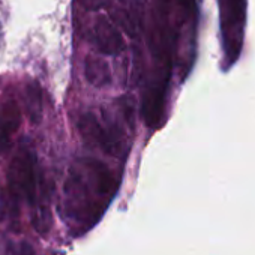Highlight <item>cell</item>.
I'll use <instances>...</instances> for the list:
<instances>
[{
  "mask_svg": "<svg viewBox=\"0 0 255 255\" xmlns=\"http://www.w3.org/2000/svg\"><path fill=\"white\" fill-rule=\"evenodd\" d=\"M78 132L83 138V141L95 149L102 150L107 155L111 156H123L125 152V143L120 137V132L114 123L105 125L102 120L90 111L83 113L78 117L77 122Z\"/></svg>",
  "mask_w": 255,
  "mask_h": 255,
  "instance_id": "3",
  "label": "cell"
},
{
  "mask_svg": "<svg viewBox=\"0 0 255 255\" xmlns=\"http://www.w3.org/2000/svg\"><path fill=\"white\" fill-rule=\"evenodd\" d=\"M84 75L86 80L95 87H104L111 83L110 66L105 60L98 56H87L84 60Z\"/></svg>",
  "mask_w": 255,
  "mask_h": 255,
  "instance_id": "7",
  "label": "cell"
},
{
  "mask_svg": "<svg viewBox=\"0 0 255 255\" xmlns=\"http://www.w3.org/2000/svg\"><path fill=\"white\" fill-rule=\"evenodd\" d=\"M24 104L27 114L33 123H38L42 117V90L39 84L29 83L24 89Z\"/></svg>",
  "mask_w": 255,
  "mask_h": 255,
  "instance_id": "8",
  "label": "cell"
},
{
  "mask_svg": "<svg viewBox=\"0 0 255 255\" xmlns=\"http://www.w3.org/2000/svg\"><path fill=\"white\" fill-rule=\"evenodd\" d=\"M5 149H6V146H5V144L2 143V140H0V152H2V150H5Z\"/></svg>",
  "mask_w": 255,
  "mask_h": 255,
  "instance_id": "10",
  "label": "cell"
},
{
  "mask_svg": "<svg viewBox=\"0 0 255 255\" xmlns=\"http://www.w3.org/2000/svg\"><path fill=\"white\" fill-rule=\"evenodd\" d=\"M245 5L246 0H219L222 47L228 65L237 60L242 50L243 27H245Z\"/></svg>",
  "mask_w": 255,
  "mask_h": 255,
  "instance_id": "4",
  "label": "cell"
},
{
  "mask_svg": "<svg viewBox=\"0 0 255 255\" xmlns=\"http://www.w3.org/2000/svg\"><path fill=\"white\" fill-rule=\"evenodd\" d=\"M110 168L93 158H78L63 186V213L69 227L87 231L104 215L117 192Z\"/></svg>",
  "mask_w": 255,
  "mask_h": 255,
  "instance_id": "1",
  "label": "cell"
},
{
  "mask_svg": "<svg viewBox=\"0 0 255 255\" xmlns=\"http://www.w3.org/2000/svg\"><path fill=\"white\" fill-rule=\"evenodd\" d=\"M8 182L11 192L15 198H23L29 203H35L39 192L41 176L35 153L27 146H21L9 167Z\"/></svg>",
  "mask_w": 255,
  "mask_h": 255,
  "instance_id": "2",
  "label": "cell"
},
{
  "mask_svg": "<svg viewBox=\"0 0 255 255\" xmlns=\"http://www.w3.org/2000/svg\"><path fill=\"white\" fill-rule=\"evenodd\" d=\"M90 41L95 48L105 56H117L125 50L122 35L105 17L98 18L95 23L90 33Z\"/></svg>",
  "mask_w": 255,
  "mask_h": 255,
  "instance_id": "5",
  "label": "cell"
},
{
  "mask_svg": "<svg viewBox=\"0 0 255 255\" xmlns=\"http://www.w3.org/2000/svg\"><path fill=\"white\" fill-rule=\"evenodd\" d=\"M78 3L86 11H98L102 6V0H78Z\"/></svg>",
  "mask_w": 255,
  "mask_h": 255,
  "instance_id": "9",
  "label": "cell"
},
{
  "mask_svg": "<svg viewBox=\"0 0 255 255\" xmlns=\"http://www.w3.org/2000/svg\"><path fill=\"white\" fill-rule=\"evenodd\" d=\"M21 123V110L15 96L6 95L0 99V140L8 147L11 137L18 131Z\"/></svg>",
  "mask_w": 255,
  "mask_h": 255,
  "instance_id": "6",
  "label": "cell"
}]
</instances>
